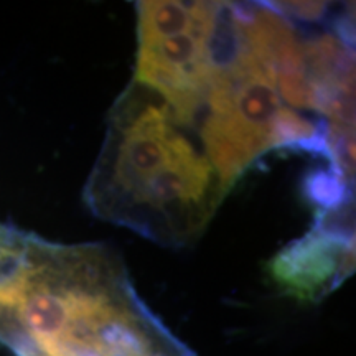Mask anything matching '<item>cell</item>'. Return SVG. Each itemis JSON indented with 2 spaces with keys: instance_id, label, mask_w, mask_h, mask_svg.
Wrapping results in <instances>:
<instances>
[{
  "instance_id": "obj_5",
  "label": "cell",
  "mask_w": 356,
  "mask_h": 356,
  "mask_svg": "<svg viewBox=\"0 0 356 356\" xmlns=\"http://www.w3.org/2000/svg\"><path fill=\"white\" fill-rule=\"evenodd\" d=\"M22 241V236L10 233V231L0 228V270L6 266V262L10 259L15 249L19 248Z\"/></svg>"
},
{
  "instance_id": "obj_2",
  "label": "cell",
  "mask_w": 356,
  "mask_h": 356,
  "mask_svg": "<svg viewBox=\"0 0 356 356\" xmlns=\"http://www.w3.org/2000/svg\"><path fill=\"white\" fill-rule=\"evenodd\" d=\"M229 191L191 121L132 79L113 104L84 188L92 215L181 248L203 234Z\"/></svg>"
},
{
  "instance_id": "obj_1",
  "label": "cell",
  "mask_w": 356,
  "mask_h": 356,
  "mask_svg": "<svg viewBox=\"0 0 356 356\" xmlns=\"http://www.w3.org/2000/svg\"><path fill=\"white\" fill-rule=\"evenodd\" d=\"M0 340L19 356H197L144 304L109 248L32 238L0 282Z\"/></svg>"
},
{
  "instance_id": "obj_4",
  "label": "cell",
  "mask_w": 356,
  "mask_h": 356,
  "mask_svg": "<svg viewBox=\"0 0 356 356\" xmlns=\"http://www.w3.org/2000/svg\"><path fill=\"white\" fill-rule=\"evenodd\" d=\"M353 203L320 213L314 229L270 261V277L297 299L320 300L348 279L355 267Z\"/></svg>"
},
{
  "instance_id": "obj_3",
  "label": "cell",
  "mask_w": 356,
  "mask_h": 356,
  "mask_svg": "<svg viewBox=\"0 0 356 356\" xmlns=\"http://www.w3.org/2000/svg\"><path fill=\"white\" fill-rule=\"evenodd\" d=\"M220 2H139L134 79L157 89L177 109L193 108L213 66Z\"/></svg>"
}]
</instances>
